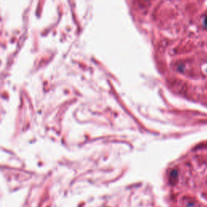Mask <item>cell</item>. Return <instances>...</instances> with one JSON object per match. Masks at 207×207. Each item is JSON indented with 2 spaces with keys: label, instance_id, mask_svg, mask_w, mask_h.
I'll return each mask as SVG.
<instances>
[{
  "label": "cell",
  "instance_id": "1",
  "mask_svg": "<svg viewBox=\"0 0 207 207\" xmlns=\"http://www.w3.org/2000/svg\"><path fill=\"white\" fill-rule=\"evenodd\" d=\"M203 24H204V25H205V27L207 28V16L205 19H204V23H203Z\"/></svg>",
  "mask_w": 207,
  "mask_h": 207
}]
</instances>
